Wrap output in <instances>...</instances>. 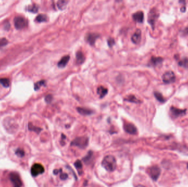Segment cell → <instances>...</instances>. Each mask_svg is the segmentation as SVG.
I'll list each match as a JSON object with an SVG mask.
<instances>
[{"instance_id":"obj_25","label":"cell","mask_w":188,"mask_h":187,"mask_svg":"<svg viewBox=\"0 0 188 187\" xmlns=\"http://www.w3.org/2000/svg\"><path fill=\"white\" fill-rule=\"evenodd\" d=\"M154 96L155 97L156 99L159 102L164 103L166 101V98H164V97L163 96V95L161 93H159V92H154Z\"/></svg>"},{"instance_id":"obj_7","label":"cell","mask_w":188,"mask_h":187,"mask_svg":"<svg viewBox=\"0 0 188 187\" xmlns=\"http://www.w3.org/2000/svg\"><path fill=\"white\" fill-rule=\"evenodd\" d=\"M88 144V139L85 137H81L75 139L72 143L73 146L78 147L81 149H84Z\"/></svg>"},{"instance_id":"obj_28","label":"cell","mask_w":188,"mask_h":187,"mask_svg":"<svg viewBox=\"0 0 188 187\" xmlns=\"http://www.w3.org/2000/svg\"><path fill=\"white\" fill-rule=\"evenodd\" d=\"M0 84H2V86L5 87H8L10 84V80L7 78H0Z\"/></svg>"},{"instance_id":"obj_18","label":"cell","mask_w":188,"mask_h":187,"mask_svg":"<svg viewBox=\"0 0 188 187\" xmlns=\"http://www.w3.org/2000/svg\"><path fill=\"white\" fill-rule=\"evenodd\" d=\"M85 60V57L83 53L79 51L76 53V63L78 65L82 64Z\"/></svg>"},{"instance_id":"obj_9","label":"cell","mask_w":188,"mask_h":187,"mask_svg":"<svg viewBox=\"0 0 188 187\" xmlns=\"http://www.w3.org/2000/svg\"><path fill=\"white\" fill-rule=\"evenodd\" d=\"M31 173L33 177H37L41 175L45 172V169L40 163H35L32 166L31 169Z\"/></svg>"},{"instance_id":"obj_32","label":"cell","mask_w":188,"mask_h":187,"mask_svg":"<svg viewBox=\"0 0 188 187\" xmlns=\"http://www.w3.org/2000/svg\"><path fill=\"white\" fill-rule=\"evenodd\" d=\"M7 43H8V41L6 38H0V48L6 46Z\"/></svg>"},{"instance_id":"obj_10","label":"cell","mask_w":188,"mask_h":187,"mask_svg":"<svg viewBox=\"0 0 188 187\" xmlns=\"http://www.w3.org/2000/svg\"><path fill=\"white\" fill-rule=\"evenodd\" d=\"M15 27L17 29H22L26 26V21L24 18L22 17H16L14 19Z\"/></svg>"},{"instance_id":"obj_29","label":"cell","mask_w":188,"mask_h":187,"mask_svg":"<svg viewBox=\"0 0 188 187\" xmlns=\"http://www.w3.org/2000/svg\"><path fill=\"white\" fill-rule=\"evenodd\" d=\"M28 128L29 130L31 131H34L35 132H37V133H40V132L41 131V128H40L39 127H37L36 126H34L31 123H29L28 124Z\"/></svg>"},{"instance_id":"obj_8","label":"cell","mask_w":188,"mask_h":187,"mask_svg":"<svg viewBox=\"0 0 188 187\" xmlns=\"http://www.w3.org/2000/svg\"><path fill=\"white\" fill-rule=\"evenodd\" d=\"M176 80L175 74L171 70L164 72L162 76L163 82L167 84L174 83L176 81Z\"/></svg>"},{"instance_id":"obj_30","label":"cell","mask_w":188,"mask_h":187,"mask_svg":"<svg viewBox=\"0 0 188 187\" xmlns=\"http://www.w3.org/2000/svg\"><path fill=\"white\" fill-rule=\"evenodd\" d=\"M38 9H39V6L37 5L36 4H34L31 6H28L27 8V10L32 13H37L38 11Z\"/></svg>"},{"instance_id":"obj_31","label":"cell","mask_w":188,"mask_h":187,"mask_svg":"<svg viewBox=\"0 0 188 187\" xmlns=\"http://www.w3.org/2000/svg\"><path fill=\"white\" fill-rule=\"evenodd\" d=\"M15 154L19 157H22L25 155L24 151L22 149H18L16 150L15 151Z\"/></svg>"},{"instance_id":"obj_4","label":"cell","mask_w":188,"mask_h":187,"mask_svg":"<svg viewBox=\"0 0 188 187\" xmlns=\"http://www.w3.org/2000/svg\"><path fill=\"white\" fill-rule=\"evenodd\" d=\"M147 172L151 178L153 180L157 181L162 173V170L157 165H154L149 168Z\"/></svg>"},{"instance_id":"obj_2","label":"cell","mask_w":188,"mask_h":187,"mask_svg":"<svg viewBox=\"0 0 188 187\" xmlns=\"http://www.w3.org/2000/svg\"><path fill=\"white\" fill-rule=\"evenodd\" d=\"M70 173L68 172L66 169L62 167H58L55 169L53 171V174L58 178L59 181L64 182L67 181L69 178Z\"/></svg>"},{"instance_id":"obj_11","label":"cell","mask_w":188,"mask_h":187,"mask_svg":"<svg viewBox=\"0 0 188 187\" xmlns=\"http://www.w3.org/2000/svg\"><path fill=\"white\" fill-rule=\"evenodd\" d=\"M5 126L10 132L12 133L16 130L17 125L11 118H7L5 120Z\"/></svg>"},{"instance_id":"obj_34","label":"cell","mask_w":188,"mask_h":187,"mask_svg":"<svg viewBox=\"0 0 188 187\" xmlns=\"http://www.w3.org/2000/svg\"><path fill=\"white\" fill-rule=\"evenodd\" d=\"M53 99V96L52 95H48L45 98V101L47 103H50Z\"/></svg>"},{"instance_id":"obj_1","label":"cell","mask_w":188,"mask_h":187,"mask_svg":"<svg viewBox=\"0 0 188 187\" xmlns=\"http://www.w3.org/2000/svg\"><path fill=\"white\" fill-rule=\"evenodd\" d=\"M102 166L108 173L115 172L117 167V161L115 157L112 155L105 156L102 161Z\"/></svg>"},{"instance_id":"obj_26","label":"cell","mask_w":188,"mask_h":187,"mask_svg":"<svg viewBox=\"0 0 188 187\" xmlns=\"http://www.w3.org/2000/svg\"><path fill=\"white\" fill-rule=\"evenodd\" d=\"M135 187H155L153 184L149 182L148 181H145V182H140L138 183Z\"/></svg>"},{"instance_id":"obj_35","label":"cell","mask_w":188,"mask_h":187,"mask_svg":"<svg viewBox=\"0 0 188 187\" xmlns=\"http://www.w3.org/2000/svg\"><path fill=\"white\" fill-rule=\"evenodd\" d=\"M75 166H76V167H77V168L78 169V170H81V163H80L79 161H77L76 162V163H75Z\"/></svg>"},{"instance_id":"obj_12","label":"cell","mask_w":188,"mask_h":187,"mask_svg":"<svg viewBox=\"0 0 188 187\" xmlns=\"http://www.w3.org/2000/svg\"><path fill=\"white\" fill-rule=\"evenodd\" d=\"M99 37L100 35L98 34L95 32H90L86 35L85 40L91 46H94L96 40Z\"/></svg>"},{"instance_id":"obj_3","label":"cell","mask_w":188,"mask_h":187,"mask_svg":"<svg viewBox=\"0 0 188 187\" xmlns=\"http://www.w3.org/2000/svg\"><path fill=\"white\" fill-rule=\"evenodd\" d=\"M159 16V13L158 12L157 9L155 8H153L150 11L148 14V23L151 25L153 30L155 29L156 22Z\"/></svg>"},{"instance_id":"obj_33","label":"cell","mask_w":188,"mask_h":187,"mask_svg":"<svg viewBox=\"0 0 188 187\" xmlns=\"http://www.w3.org/2000/svg\"><path fill=\"white\" fill-rule=\"evenodd\" d=\"M107 43H108V45L109 47H113V46H114L115 45V40L113 38H109L107 40Z\"/></svg>"},{"instance_id":"obj_23","label":"cell","mask_w":188,"mask_h":187,"mask_svg":"<svg viewBox=\"0 0 188 187\" xmlns=\"http://www.w3.org/2000/svg\"><path fill=\"white\" fill-rule=\"evenodd\" d=\"M35 20L39 23L47 22L48 20V17L46 14H41L37 16L35 19Z\"/></svg>"},{"instance_id":"obj_19","label":"cell","mask_w":188,"mask_h":187,"mask_svg":"<svg viewBox=\"0 0 188 187\" xmlns=\"http://www.w3.org/2000/svg\"><path fill=\"white\" fill-rule=\"evenodd\" d=\"M77 110L79 114L83 115H90L94 113V111L92 110L86 108L78 107Z\"/></svg>"},{"instance_id":"obj_36","label":"cell","mask_w":188,"mask_h":187,"mask_svg":"<svg viewBox=\"0 0 188 187\" xmlns=\"http://www.w3.org/2000/svg\"><path fill=\"white\" fill-rule=\"evenodd\" d=\"M182 35L185 36L188 35V26L182 31Z\"/></svg>"},{"instance_id":"obj_13","label":"cell","mask_w":188,"mask_h":187,"mask_svg":"<svg viewBox=\"0 0 188 187\" xmlns=\"http://www.w3.org/2000/svg\"><path fill=\"white\" fill-rule=\"evenodd\" d=\"M164 59L160 57H152L151 59L149 61L148 65L149 66H157L162 64Z\"/></svg>"},{"instance_id":"obj_24","label":"cell","mask_w":188,"mask_h":187,"mask_svg":"<svg viewBox=\"0 0 188 187\" xmlns=\"http://www.w3.org/2000/svg\"><path fill=\"white\" fill-rule=\"evenodd\" d=\"M68 1L65 0H60L57 2V7L60 10L64 9L67 6Z\"/></svg>"},{"instance_id":"obj_21","label":"cell","mask_w":188,"mask_h":187,"mask_svg":"<svg viewBox=\"0 0 188 187\" xmlns=\"http://www.w3.org/2000/svg\"><path fill=\"white\" fill-rule=\"evenodd\" d=\"M124 101L134 103H140L141 102V101L136 98V97L134 95H129V96L127 97V98L124 99Z\"/></svg>"},{"instance_id":"obj_27","label":"cell","mask_w":188,"mask_h":187,"mask_svg":"<svg viewBox=\"0 0 188 187\" xmlns=\"http://www.w3.org/2000/svg\"><path fill=\"white\" fill-rule=\"evenodd\" d=\"M45 83L46 82L45 80H41L37 82L34 84V90H39L41 86L45 85Z\"/></svg>"},{"instance_id":"obj_17","label":"cell","mask_w":188,"mask_h":187,"mask_svg":"<svg viewBox=\"0 0 188 187\" xmlns=\"http://www.w3.org/2000/svg\"><path fill=\"white\" fill-rule=\"evenodd\" d=\"M70 59V56L67 55L61 58V60L59 61V62L57 64V66L60 68H63L67 65L69 60Z\"/></svg>"},{"instance_id":"obj_39","label":"cell","mask_w":188,"mask_h":187,"mask_svg":"<svg viewBox=\"0 0 188 187\" xmlns=\"http://www.w3.org/2000/svg\"><path fill=\"white\" fill-rule=\"evenodd\" d=\"M187 169H188V163L187 164Z\"/></svg>"},{"instance_id":"obj_14","label":"cell","mask_w":188,"mask_h":187,"mask_svg":"<svg viewBox=\"0 0 188 187\" xmlns=\"http://www.w3.org/2000/svg\"><path fill=\"white\" fill-rule=\"evenodd\" d=\"M124 130L126 132L128 133L131 134H134L137 133V129L136 127L133 124L131 123H126L124 126Z\"/></svg>"},{"instance_id":"obj_5","label":"cell","mask_w":188,"mask_h":187,"mask_svg":"<svg viewBox=\"0 0 188 187\" xmlns=\"http://www.w3.org/2000/svg\"><path fill=\"white\" fill-rule=\"evenodd\" d=\"M187 109H181L177 108L173 106L171 107L170 109V114L173 119H178L185 115L187 114Z\"/></svg>"},{"instance_id":"obj_20","label":"cell","mask_w":188,"mask_h":187,"mask_svg":"<svg viewBox=\"0 0 188 187\" xmlns=\"http://www.w3.org/2000/svg\"><path fill=\"white\" fill-rule=\"evenodd\" d=\"M108 90L103 86H99L97 89V94L100 98H102L107 94Z\"/></svg>"},{"instance_id":"obj_22","label":"cell","mask_w":188,"mask_h":187,"mask_svg":"<svg viewBox=\"0 0 188 187\" xmlns=\"http://www.w3.org/2000/svg\"><path fill=\"white\" fill-rule=\"evenodd\" d=\"M178 65L181 67L188 69V58L185 57L179 60L178 62Z\"/></svg>"},{"instance_id":"obj_6","label":"cell","mask_w":188,"mask_h":187,"mask_svg":"<svg viewBox=\"0 0 188 187\" xmlns=\"http://www.w3.org/2000/svg\"><path fill=\"white\" fill-rule=\"evenodd\" d=\"M9 178L13 184V187H22V182L17 172H12L9 174Z\"/></svg>"},{"instance_id":"obj_38","label":"cell","mask_w":188,"mask_h":187,"mask_svg":"<svg viewBox=\"0 0 188 187\" xmlns=\"http://www.w3.org/2000/svg\"><path fill=\"white\" fill-rule=\"evenodd\" d=\"M181 12H185V11H186V6H185V5L182 7L181 9Z\"/></svg>"},{"instance_id":"obj_16","label":"cell","mask_w":188,"mask_h":187,"mask_svg":"<svg viewBox=\"0 0 188 187\" xmlns=\"http://www.w3.org/2000/svg\"><path fill=\"white\" fill-rule=\"evenodd\" d=\"M141 31L138 29L135 31L134 34L132 36L131 40L134 43L138 44L141 41Z\"/></svg>"},{"instance_id":"obj_37","label":"cell","mask_w":188,"mask_h":187,"mask_svg":"<svg viewBox=\"0 0 188 187\" xmlns=\"http://www.w3.org/2000/svg\"><path fill=\"white\" fill-rule=\"evenodd\" d=\"M184 138L185 141V142L188 144V130L185 133V135L184 136Z\"/></svg>"},{"instance_id":"obj_15","label":"cell","mask_w":188,"mask_h":187,"mask_svg":"<svg viewBox=\"0 0 188 187\" xmlns=\"http://www.w3.org/2000/svg\"><path fill=\"white\" fill-rule=\"evenodd\" d=\"M133 19L134 21L138 23H143L144 19V12L142 11L135 12L133 14Z\"/></svg>"}]
</instances>
